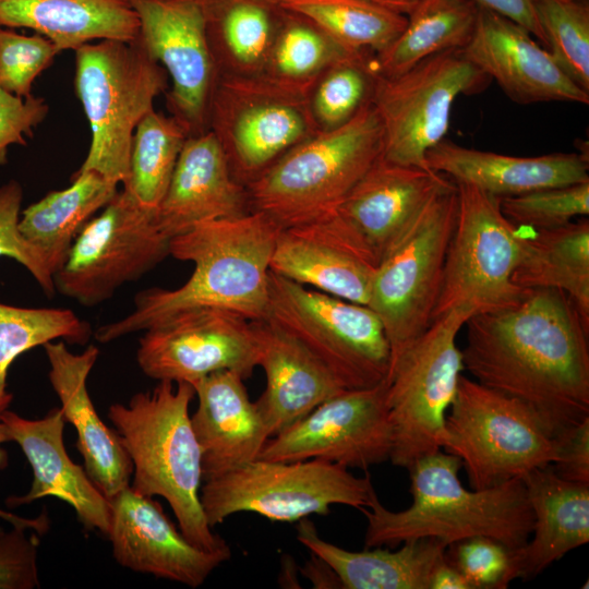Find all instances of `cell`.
Masks as SVG:
<instances>
[{
	"mask_svg": "<svg viewBox=\"0 0 589 589\" xmlns=\"http://www.w3.org/2000/svg\"><path fill=\"white\" fill-rule=\"evenodd\" d=\"M425 163L432 171L497 197L589 181L587 153L518 157L469 148L444 139L426 153Z\"/></svg>",
	"mask_w": 589,
	"mask_h": 589,
	"instance_id": "cell-28",
	"label": "cell"
},
{
	"mask_svg": "<svg viewBox=\"0 0 589 589\" xmlns=\"http://www.w3.org/2000/svg\"><path fill=\"white\" fill-rule=\"evenodd\" d=\"M382 151L383 129L371 103L342 127L301 142L249 182L251 212L281 229L334 211Z\"/></svg>",
	"mask_w": 589,
	"mask_h": 589,
	"instance_id": "cell-5",
	"label": "cell"
},
{
	"mask_svg": "<svg viewBox=\"0 0 589 589\" xmlns=\"http://www.w3.org/2000/svg\"><path fill=\"white\" fill-rule=\"evenodd\" d=\"M455 184L457 217L432 321L458 308L473 315L505 309L526 291L513 281L522 252L521 229L504 216L500 197L472 184Z\"/></svg>",
	"mask_w": 589,
	"mask_h": 589,
	"instance_id": "cell-12",
	"label": "cell"
},
{
	"mask_svg": "<svg viewBox=\"0 0 589 589\" xmlns=\"http://www.w3.org/2000/svg\"><path fill=\"white\" fill-rule=\"evenodd\" d=\"M378 79L370 51L350 53L329 65L308 93L317 131H330L352 120L372 103Z\"/></svg>",
	"mask_w": 589,
	"mask_h": 589,
	"instance_id": "cell-40",
	"label": "cell"
},
{
	"mask_svg": "<svg viewBox=\"0 0 589 589\" xmlns=\"http://www.w3.org/2000/svg\"><path fill=\"white\" fill-rule=\"evenodd\" d=\"M188 136L173 117L154 109L146 113L133 134L130 172L122 189L142 206L157 209Z\"/></svg>",
	"mask_w": 589,
	"mask_h": 589,
	"instance_id": "cell-37",
	"label": "cell"
},
{
	"mask_svg": "<svg viewBox=\"0 0 589 589\" xmlns=\"http://www.w3.org/2000/svg\"><path fill=\"white\" fill-rule=\"evenodd\" d=\"M0 530H2V528L0 527Z\"/></svg>",
	"mask_w": 589,
	"mask_h": 589,
	"instance_id": "cell-56",
	"label": "cell"
},
{
	"mask_svg": "<svg viewBox=\"0 0 589 589\" xmlns=\"http://www.w3.org/2000/svg\"><path fill=\"white\" fill-rule=\"evenodd\" d=\"M281 12L261 0H207V38L217 74L263 75Z\"/></svg>",
	"mask_w": 589,
	"mask_h": 589,
	"instance_id": "cell-33",
	"label": "cell"
},
{
	"mask_svg": "<svg viewBox=\"0 0 589 589\" xmlns=\"http://www.w3.org/2000/svg\"><path fill=\"white\" fill-rule=\"evenodd\" d=\"M457 209V187L450 180L424 205L375 271L366 305L383 325L390 350L389 372L432 322Z\"/></svg>",
	"mask_w": 589,
	"mask_h": 589,
	"instance_id": "cell-8",
	"label": "cell"
},
{
	"mask_svg": "<svg viewBox=\"0 0 589 589\" xmlns=\"http://www.w3.org/2000/svg\"><path fill=\"white\" fill-rule=\"evenodd\" d=\"M504 216L519 229L548 230L589 215V181L500 197Z\"/></svg>",
	"mask_w": 589,
	"mask_h": 589,
	"instance_id": "cell-42",
	"label": "cell"
},
{
	"mask_svg": "<svg viewBox=\"0 0 589 589\" xmlns=\"http://www.w3.org/2000/svg\"><path fill=\"white\" fill-rule=\"evenodd\" d=\"M446 558L471 589H505L520 578L518 549L489 537H472L448 545Z\"/></svg>",
	"mask_w": 589,
	"mask_h": 589,
	"instance_id": "cell-43",
	"label": "cell"
},
{
	"mask_svg": "<svg viewBox=\"0 0 589 589\" xmlns=\"http://www.w3.org/2000/svg\"><path fill=\"white\" fill-rule=\"evenodd\" d=\"M279 7L303 16L353 51L381 53L401 34L407 16L366 0H284Z\"/></svg>",
	"mask_w": 589,
	"mask_h": 589,
	"instance_id": "cell-36",
	"label": "cell"
},
{
	"mask_svg": "<svg viewBox=\"0 0 589 589\" xmlns=\"http://www.w3.org/2000/svg\"><path fill=\"white\" fill-rule=\"evenodd\" d=\"M136 361L157 381L193 385L217 371L244 380L259 366L260 347L252 321L220 309L181 312L144 330Z\"/></svg>",
	"mask_w": 589,
	"mask_h": 589,
	"instance_id": "cell-18",
	"label": "cell"
},
{
	"mask_svg": "<svg viewBox=\"0 0 589 589\" xmlns=\"http://www.w3.org/2000/svg\"><path fill=\"white\" fill-rule=\"evenodd\" d=\"M522 481L533 515L531 539L518 549L520 578L528 579L589 542V485L563 479L551 465Z\"/></svg>",
	"mask_w": 589,
	"mask_h": 589,
	"instance_id": "cell-30",
	"label": "cell"
},
{
	"mask_svg": "<svg viewBox=\"0 0 589 589\" xmlns=\"http://www.w3.org/2000/svg\"><path fill=\"white\" fill-rule=\"evenodd\" d=\"M489 80L460 49L428 57L394 76L380 75L372 104L383 129L382 157L429 169L425 155L445 139L456 98L482 91Z\"/></svg>",
	"mask_w": 589,
	"mask_h": 589,
	"instance_id": "cell-15",
	"label": "cell"
},
{
	"mask_svg": "<svg viewBox=\"0 0 589 589\" xmlns=\"http://www.w3.org/2000/svg\"><path fill=\"white\" fill-rule=\"evenodd\" d=\"M458 457L440 449L409 468L411 505L389 510L376 493L360 510L366 518L365 548L436 539L447 545L472 537H489L513 550L530 538L533 515L522 478L468 490L459 478Z\"/></svg>",
	"mask_w": 589,
	"mask_h": 589,
	"instance_id": "cell-3",
	"label": "cell"
},
{
	"mask_svg": "<svg viewBox=\"0 0 589 589\" xmlns=\"http://www.w3.org/2000/svg\"><path fill=\"white\" fill-rule=\"evenodd\" d=\"M302 573L316 588H340L339 580L330 567L312 553Z\"/></svg>",
	"mask_w": 589,
	"mask_h": 589,
	"instance_id": "cell-52",
	"label": "cell"
},
{
	"mask_svg": "<svg viewBox=\"0 0 589 589\" xmlns=\"http://www.w3.org/2000/svg\"><path fill=\"white\" fill-rule=\"evenodd\" d=\"M261 1H264V2H267V3H271V4H274V5H278L284 1V0H261Z\"/></svg>",
	"mask_w": 589,
	"mask_h": 589,
	"instance_id": "cell-54",
	"label": "cell"
},
{
	"mask_svg": "<svg viewBox=\"0 0 589 589\" xmlns=\"http://www.w3.org/2000/svg\"><path fill=\"white\" fill-rule=\"evenodd\" d=\"M297 539L324 561L347 589H429L447 544L436 539L404 542L399 550L381 546L350 551L324 540L308 518L299 520Z\"/></svg>",
	"mask_w": 589,
	"mask_h": 589,
	"instance_id": "cell-29",
	"label": "cell"
},
{
	"mask_svg": "<svg viewBox=\"0 0 589 589\" xmlns=\"http://www.w3.org/2000/svg\"><path fill=\"white\" fill-rule=\"evenodd\" d=\"M465 325V370L528 406L553 438L589 417V323L564 291L526 288Z\"/></svg>",
	"mask_w": 589,
	"mask_h": 589,
	"instance_id": "cell-1",
	"label": "cell"
},
{
	"mask_svg": "<svg viewBox=\"0 0 589 589\" xmlns=\"http://www.w3.org/2000/svg\"><path fill=\"white\" fill-rule=\"evenodd\" d=\"M450 180L430 169L394 164L381 156L336 211L380 264L430 199Z\"/></svg>",
	"mask_w": 589,
	"mask_h": 589,
	"instance_id": "cell-23",
	"label": "cell"
},
{
	"mask_svg": "<svg viewBox=\"0 0 589 589\" xmlns=\"http://www.w3.org/2000/svg\"><path fill=\"white\" fill-rule=\"evenodd\" d=\"M93 334L91 324L70 309L22 308L0 302V414L13 400L7 376L19 356L55 340L83 346Z\"/></svg>",
	"mask_w": 589,
	"mask_h": 589,
	"instance_id": "cell-38",
	"label": "cell"
},
{
	"mask_svg": "<svg viewBox=\"0 0 589 589\" xmlns=\"http://www.w3.org/2000/svg\"><path fill=\"white\" fill-rule=\"evenodd\" d=\"M169 242L157 227L156 209L122 189L77 235L53 274L55 290L83 306L101 304L163 262Z\"/></svg>",
	"mask_w": 589,
	"mask_h": 589,
	"instance_id": "cell-14",
	"label": "cell"
},
{
	"mask_svg": "<svg viewBox=\"0 0 589 589\" xmlns=\"http://www.w3.org/2000/svg\"><path fill=\"white\" fill-rule=\"evenodd\" d=\"M442 449L459 458L474 490L522 478L556 458L555 440L528 406L462 374Z\"/></svg>",
	"mask_w": 589,
	"mask_h": 589,
	"instance_id": "cell-7",
	"label": "cell"
},
{
	"mask_svg": "<svg viewBox=\"0 0 589 589\" xmlns=\"http://www.w3.org/2000/svg\"><path fill=\"white\" fill-rule=\"evenodd\" d=\"M472 315L458 308L435 317L389 372L393 465L408 469L419 458L442 449L446 414L465 370L456 339Z\"/></svg>",
	"mask_w": 589,
	"mask_h": 589,
	"instance_id": "cell-11",
	"label": "cell"
},
{
	"mask_svg": "<svg viewBox=\"0 0 589 589\" xmlns=\"http://www.w3.org/2000/svg\"><path fill=\"white\" fill-rule=\"evenodd\" d=\"M378 261L336 208L278 232L271 271L303 286L368 304Z\"/></svg>",
	"mask_w": 589,
	"mask_h": 589,
	"instance_id": "cell-19",
	"label": "cell"
},
{
	"mask_svg": "<svg viewBox=\"0 0 589 589\" xmlns=\"http://www.w3.org/2000/svg\"><path fill=\"white\" fill-rule=\"evenodd\" d=\"M478 10L471 0H422L395 41L374 55L377 72L394 76L433 55L462 49L473 35Z\"/></svg>",
	"mask_w": 589,
	"mask_h": 589,
	"instance_id": "cell-35",
	"label": "cell"
},
{
	"mask_svg": "<svg viewBox=\"0 0 589 589\" xmlns=\"http://www.w3.org/2000/svg\"><path fill=\"white\" fill-rule=\"evenodd\" d=\"M578 1H584V2H588V0H578Z\"/></svg>",
	"mask_w": 589,
	"mask_h": 589,
	"instance_id": "cell-55",
	"label": "cell"
},
{
	"mask_svg": "<svg viewBox=\"0 0 589 589\" xmlns=\"http://www.w3.org/2000/svg\"><path fill=\"white\" fill-rule=\"evenodd\" d=\"M266 385L255 400L273 436L346 388L301 342L269 318L252 321Z\"/></svg>",
	"mask_w": 589,
	"mask_h": 589,
	"instance_id": "cell-27",
	"label": "cell"
},
{
	"mask_svg": "<svg viewBox=\"0 0 589 589\" xmlns=\"http://www.w3.org/2000/svg\"><path fill=\"white\" fill-rule=\"evenodd\" d=\"M478 7L496 12L525 27L546 48L545 38L540 27L536 0H471Z\"/></svg>",
	"mask_w": 589,
	"mask_h": 589,
	"instance_id": "cell-49",
	"label": "cell"
},
{
	"mask_svg": "<svg viewBox=\"0 0 589 589\" xmlns=\"http://www.w3.org/2000/svg\"><path fill=\"white\" fill-rule=\"evenodd\" d=\"M266 318L321 360L346 389L386 381L389 345L378 316L368 305L310 289L269 271Z\"/></svg>",
	"mask_w": 589,
	"mask_h": 589,
	"instance_id": "cell-10",
	"label": "cell"
},
{
	"mask_svg": "<svg viewBox=\"0 0 589 589\" xmlns=\"http://www.w3.org/2000/svg\"><path fill=\"white\" fill-rule=\"evenodd\" d=\"M464 57L519 104L570 101L587 105L589 93L576 85L550 51L521 25L479 7Z\"/></svg>",
	"mask_w": 589,
	"mask_h": 589,
	"instance_id": "cell-21",
	"label": "cell"
},
{
	"mask_svg": "<svg viewBox=\"0 0 589 589\" xmlns=\"http://www.w3.org/2000/svg\"><path fill=\"white\" fill-rule=\"evenodd\" d=\"M139 20L137 43L170 79L166 105L188 135L208 131L217 79L207 38V0H130Z\"/></svg>",
	"mask_w": 589,
	"mask_h": 589,
	"instance_id": "cell-17",
	"label": "cell"
},
{
	"mask_svg": "<svg viewBox=\"0 0 589 589\" xmlns=\"http://www.w3.org/2000/svg\"><path fill=\"white\" fill-rule=\"evenodd\" d=\"M118 185L94 171L73 173L70 187L51 191L22 211L20 230L41 250L52 274L84 226L118 193Z\"/></svg>",
	"mask_w": 589,
	"mask_h": 589,
	"instance_id": "cell-32",
	"label": "cell"
},
{
	"mask_svg": "<svg viewBox=\"0 0 589 589\" xmlns=\"http://www.w3.org/2000/svg\"><path fill=\"white\" fill-rule=\"evenodd\" d=\"M110 503L107 537L116 562L125 568L197 588L231 557L230 548L206 551L191 543L157 501L131 486Z\"/></svg>",
	"mask_w": 589,
	"mask_h": 589,
	"instance_id": "cell-20",
	"label": "cell"
},
{
	"mask_svg": "<svg viewBox=\"0 0 589 589\" xmlns=\"http://www.w3.org/2000/svg\"><path fill=\"white\" fill-rule=\"evenodd\" d=\"M11 441L15 442L33 470V482L24 495L5 500L9 507L56 497L69 504L86 530L108 536L111 503L94 484L85 468L72 461L64 443V418L60 408L44 418L26 419L5 410L0 414Z\"/></svg>",
	"mask_w": 589,
	"mask_h": 589,
	"instance_id": "cell-22",
	"label": "cell"
},
{
	"mask_svg": "<svg viewBox=\"0 0 589 589\" xmlns=\"http://www.w3.org/2000/svg\"><path fill=\"white\" fill-rule=\"evenodd\" d=\"M353 52L357 51L345 48L309 20L283 9L263 75L309 92L329 65Z\"/></svg>",
	"mask_w": 589,
	"mask_h": 589,
	"instance_id": "cell-39",
	"label": "cell"
},
{
	"mask_svg": "<svg viewBox=\"0 0 589 589\" xmlns=\"http://www.w3.org/2000/svg\"><path fill=\"white\" fill-rule=\"evenodd\" d=\"M194 396L189 383L159 381L128 405H111L108 418L132 461L131 489L164 497L183 536L200 549L216 551L229 545L213 532L201 503L202 456L189 414Z\"/></svg>",
	"mask_w": 589,
	"mask_h": 589,
	"instance_id": "cell-4",
	"label": "cell"
},
{
	"mask_svg": "<svg viewBox=\"0 0 589 589\" xmlns=\"http://www.w3.org/2000/svg\"><path fill=\"white\" fill-rule=\"evenodd\" d=\"M279 230L263 213L250 212L204 221L171 238L169 255L194 264L190 278L176 289L140 291L127 316L99 326L93 336L107 344L181 312L205 308L250 321L266 318L271 260Z\"/></svg>",
	"mask_w": 589,
	"mask_h": 589,
	"instance_id": "cell-2",
	"label": "cell"
},
{
	"mask_svg": "<svg viewBox=\"0 0 589 589\" xmlns=\"http://www.w3.org/2000/svg\"><path fill=\"white\" fill-rule=\"evenodd\" d=\"M43 347L50 365L48 378L60 400L63 418L76 430V447L84 468L110 500L130 486L133 466L119 434L104 423L88 395L86 381L99 350L92 345L81 353H73L63 340Z\"/></svg>",
	"mask_w": 589,
	"mask_h": 589,
	"instance_id": "cell-25",
	"label": "cell"
},
{
	"mask_svg": "<svg viewBox=\"0 0 589 589\" xmlns=\"http://www.w3.org/2000/svg\"><path fill=\"white\" fill-rule=\"evenodd\" d=\"M546 49L558 67L589 93V5L578 0H536Z\"/></svg>",
	"mask_w": 589,
	"mask_h": 589,
	"instance_id": "cell-41",
	"label": "cell"
},
{
	"mask_svg": "<svg viewBox=\"0 0 589 589\" xmlns=\"http://www.w3.org/2000/svg\"><path fill=\"white\" fill-rule=\"evenodd\" d=\"M74 52V89L91 129L87 155L74 173L94 171L123 185L136 125L168 91V75L136 39L98 40Z\"/></svg>",
	"mask_w": 589,
	"mask_h": 589,
	"instance_id": "cell-6",
	"label": "cell"
},
{
	"mask_svg": "<svg viewBox=\"0 0 589 589\" xmlns=\"http://www.w3.org/2000/svg\"><path fill=\"white\" fill-rule=\"evenodd\" d=\"M366 1L407 16L422 0H366Z\"/></svg>",
	"mask_w": 589,
	"mask_h": 589,
	"instance_id": "cell-53",
	"label": "cell"
},
{
	"mask_svg": "<svg viewBox=\"0 0 589 589\" xmlns=\"http://www.w3.org/2000/svg\"><path fill=\"white\" fill-rule=\"evenodd\" d=\"M386 381L345 389L271 436L259 458L274 461L318 459L368 469L389 460L393 437Z\"/></svg>",
	"mask_w": 589,
	"mask_h": 589,
	"instance_id": "cell-16",
	"label": "cell"
},
{
	"mask_svg": "<svg viewBox=\"0 0 589 589\" xmlns=\"http://www.w3.org/2000/svg\"><path fill=\"white\" fill-rule=\"evenodd\" d=\"M0 28H29L61 52L94 40L134 41L139 20L130 0H0Z\"/></svg>",
	"mask_w": 589,
	"mask_h": 589,
	"instance_id": "cell-31",
	"label": "cell"
},
{
	"mask_svg": "<svg viewBox=\"0 0 589 589\" xmlns=\"http://www.w3.org/2000/svg\"><path fill=\"white\" fill-rule=\"evenodd\" d=\"M58 53L55 44L43 35L0 28V86L21 97L33 95L34 81Z\"/></svg>",
	"mask_w": 589,
	"mask_h": 589,
	"instance_id": "cell-44",
	"label": "cell"
},
{
	"mask_svg": "<svg viewBox=\"0 0 589 589\" xmlns=\"http://www.w3.org/2000/svg\"><path fill=\"white\" fill-rule=\"evenodd\" d=\"M8 442H11L10 434L5 424L0 420V470L5 469L9 464L8 453L2 447V445ZM0 519L5 520L11 526L25 528L36 532L37 534H44L49 529V519L47 514H40L37 517L28 518L0 508Z\"/></svg>",
	"mask_w": 589,
	"mask_h": 589,
	"instance_id": "cell-50",
	"label": "cell"
},
{
	"mask_svg": "<svg viewBox=\"0 0 589 589\" xmlns=\"http://www.w3.org/2000/svg\"><path fill=\"white\" fill-rule=\"evenodd\" d=\"M49 112L45 98L31 95L21 97L0 86V166L8 161V148L13 144L26 145V137Z\"/></svg>",
	"mask_w": 589,
	"mask_h": 589,
	"instance_id": "cell-47",
	"label": "cell"
},
{
	"mask_svg": "<svg viewBox=\"0 0 589 589\" xmlns=\"http://www.w3.org/2000/svg\"><path fill=\"white\" fill-rule=\"evenodd\" d=\"M375 490L369 476L318 459H255L205 480L201 503L208 525L238 513H254L273 521L294 522L311 515L327 516L333 505L368 507Z\"/></svg>",
	"mask_w": 589,
	"mask_h": 589,
	"instance_id": "cell-9",
	"label": "cell"
},
{
	"mask_svg": "<svg viewBox=\"0 0 589 589\" xmlns=\"http://www.w3.org/2000/svg\"><path fill=\"white\" fill-rule=\"evenodd\" d=\"M429 589H471L462 574L450 564L446 556L434 568Z\"/></svg>",
	"mask_w": 589,
	"mask_h": 589,
	"instance_id": "cell-51",
	"label": "cell"
},
{
	"mask_svg": "<svg viewBox=\"0 0 589 589\" xmlns=\"http://www.w3.org/2000/svg\"><path fill=\"white\" fill-rule=\"evenodd\" d=\"M556 458L551 465L565 480L589 485V417L556 436Z\"/></svg>",
	"mask_w": 589,
	"mask_h": 589,
	"instance_id": "cell-48",
	"label": "cell"
},
{
	"mask_svg": "<svg viewBox=\"0 0 589 589\" xmlns=\"http://www.w3.org/2000/svg\"><path fill=\"white\" fill-rule=\"evenodd\" d=\"M250 212L247 188L233 177L214 134L188 136L156 209L159 230L171 239L197 224Z\"/></svg>",
	"mask_w": 589,
	"mask_h": 589,
	"instance_id": "cell-24",
	"label": "cell"
},
{
	"mask_svg": "<svg viewBox=\"0 0 589 589\" xmlns=\"http://www.w3.org/2000/svg\"><path fill=\"white\" fill-rule=\"evenodd\" d=\"M23 188L16 180L0 187V257L7 256L24 266L47 297L56 292L53 274L47 257L22 235L19 224Z\"/></svg>",
	"mask_w": 589,
	"mask_h": 589,
	"instance_id": "cell-45",
	"label": "cell"
},
{
	"mask_svg": "<svg viewBox=\"0 0 589 589\" xmlns=\"http://www.w3.org/2000/svg\"><path fill=\"white\" fill-rule=\"evenodd\" d=\"M243 381L240 374L224 370L192 385L197 407L191 422L201 449L205 480L257 459L271 437Z\"/></svg>",
	"mask_w": 589,
	"mask_h": 589,
	"instance_id": "cell-26",
	"label": "cell"
},
{
	"mask_svg": "<svg viewBox=\"0 0 589 589\" xmlns=\"http://www.w3.org/2000/svg\"><path fill=\"white\" fill-rule=\"evenodd\" d=\"M12 526L0 530V589H35L40 587L35 532Z\"/></svg>",
	"mask_w": 589,
	"mask_h": 589,
	"instance_id": "cell-46",
	"label": "cell"
},
{
	"mask_svg": "<svg viewBox=\"0 0 589 589\" xmlns=\"http://www.w3.org/2000/svg\"><path fill=\"white\" fill-rule=\"evenodd\" d=\"M308 93L265 75L217 74L208 130L221 146L233 177L243 185L318 132Z\"/></svg>",
	"mask_w": 589,
	"mask_h": 589,
	"instance_id": "cell-13",
	"label": "cell"
},
{
	"mask_svg": "<svg viewBox=\"0 0 589 589\" xmlns=\"http://www.w3.org/2000/svg\"><path fill=\"white\" fill-rule=\"evenodd\" d=\"M513 281L521 288L564 291L589 323L588 217L525 236Z\"/></svg>",
	"mask_w": 589,
	"mask_h": 589,
	"instance_id": "cell-34",
	"label": "cell"
}]
</instances>
